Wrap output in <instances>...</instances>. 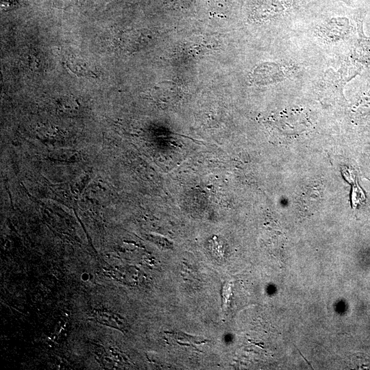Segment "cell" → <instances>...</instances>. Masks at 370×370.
<instances>
[{"mask_svg":"<svg viewBox=\"0 0 370 370\" xmlns=\"http://www.w3.org/2000/svg\"><path fill=\"white\" fill-rule=\"evenodd\" d=\"M349 29V21L346 18H332L321 26L319 30L321 36L326 40H336L343 38Z\"/></svg>","mask_w":370,"mask_h":370,"instance_id":"obj_1","label":"cell"},{"mask_svg":"<svg viewBox=\"0 0 370 370\" xmlns=\"http://www.w3.org/2000/svg\"><path fill=\"white\" fill-rule=\"evenodd\" d=\"M254 80L258 83H271L284 78V73L275 64L260 65L254 73Z\"/></svg>","mask_w":370,"mask_h":370,"instance_id":"obj_2","label":"cell"},{"mask_svg":"<svg viewBox=\"0 0 370 370\" xmlns=\"http://www.w3.org/2000/svg\"><path fill=\"white\" fill-rule=\"evenodd\" d=\"M67 67L75 75L95 77L96 73L90 65L80 59L72 58L66 61Z\"/></svg>","mask_w":370,"mask_h":370,"instance_id":"obj_3","label":"cell"},{"mask_svg":"<svg viewBox=\"0 0 370 370\" xmlns=\"http://www.w3.org/2000/svg\"><path fill=\"white\" fill-rule=\"evenodd\" d=\"M167 337L169 341L175 342L180 345H194L206 343L205 339L199 337L192 336L181 332H167Z\"/></svg>","mask_w":370,"mask_h":370,"instance_id":"obj_4","label":"cell"},{"mask_svg":"<svg viewBox=\"0 0 370 370\" xmlns=\"http://www.w3.org/2000/svg\"><path fill=\"white\" fill-rule=\"evenodd\" d=\"M15 0H1V8L3 10H9L15 6Z\"/></svg>","mask_w":370,"mask_h":370,"instance_id":"obj_5","label":"cell"}]
</instances>
